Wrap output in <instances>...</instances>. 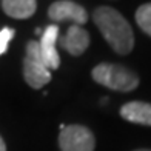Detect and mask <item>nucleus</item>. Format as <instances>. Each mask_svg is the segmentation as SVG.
<instances>
[{"label": "nucleus", "mask_w": 151, "mask_h": 151, "mask_svg": "<svg viewBox=\"0 0 151 151\" xmlns=\"http://www.w3.org/2000/svg\"><path fill=\"white\" fill-rule=\"evenodd\" d=\"M136 151H151V150H136Z\"/></svg>", "instance_id": "nucleus-13"}, {"label": "nucleus", "mask_w": 151, "mask_h": 151, "mask_svg": "<svg viewBox=\"0 0 151 151\" xmlns=\"http://www.w3.org/2000/svg\"><path fill=\"white\" fill-rule=\"evenodd\" d=\"M2 8L9 17L29 19L37 8L36 0H2Z\"/></svg>", "instance_id": "nucleus-9"}, {"label": "nucleus", "mask_w": 151, "mask_h": 151, "mask_svg": "<svg viewBox=\"0 0 151 151\" xmlns=\"http://www.w3.org/2000/svg\"><path fill=\"white\" fill-rule=\"evenodd\" d=\"M48 16L54 22L70 20V22H74V25H79V26L88 22V12L85 11V8L76 2H71V0L54 2L48 9Z\"/></svg>", "instance_id": "nucleus-5"}, {"label": "nucleus", "mask_w": 151, "mask_h": 151, "mask_svg": "<svg viewBox=\"0 0 151 151\" xmlns=\"http://www.w3.org/2000/svg\"><path fill=\"white\" fill-rule=\"evenodd\" d=\"M14 34H16V31L12 28H2L0 29V56L6 52L8 45L12 40V37H14Z\"/></svg>", "instance_id": "nucleus-11"}, {"label": "nucleus", "mask_w": 151, "mask_h": 151, "mask_svg": "<svg viewBox=\"0 0 151 151\" xmlns=\"http://www.w3.org/2000/svg\"><path fill=\"white\" fill-rule=\"evenodd\" d=\"M93 19L102 36L116 52H131L134 46V34L129 23L119 11L109 6H100L94 11Z\"/></svg>", "instance_id": "nucleus-1"}, {"label": "nucleus", "mask_w": 151, "mask_h": 151, "mask_svg": "<svg viewBox=\"0 0 151 151\" xmlns=\"http://www.w3.org/2000/svg\"><path fill=\"white\" fill-rule=\"evenodd\" d=\"M0 151H6V145H5V140L2 139V136H0Z\"/></svg>", "instance_id": "nucleus-12"}, {"label": "nucleus", "mask_w": 151, "mask_h": 151, "mask_svg": "<svg viewBox=\"0 0 151 151\" xmlns=\"http://www.w3.org/2000/svg\"><path fill=\"white\" fill-rule=\"evenodd\" d=\"M136 22L143 32H147L148 36H151V3L142 5L136 11Z\"/></svg>", "instance_id": "nucleus-10"}, {"label": "nucleus", "mask_w": 151, "mask_h": 151, "mask_svg": "<svg viewBox=\"0 0 151 151\" xmlns=\"http://www.w3.org/2000/svg\"><path fill=\"white\" fill-rule=\"evenodd\" d=\"M59 147L62 151H94V134L82 125L63 127L59 134Z\"/></svg>", "instance_id": "nucleus-4"}, {"label": "nucleus", "mask_w": 151, "mask_h": 151, "mask_svg": "<svg viewBox=\"0 0 151 151\" xmlns=\"http://www.w3.org/2000/svg\"><path fill=\"white\" fill-rule=\"evenodd\" d=\"M57 39H59V26L50 25L45 28V31L42 32V37L39 40V50L48 70H57L60 65V57L56 50Z\"/></svg>", "instance_id": "nucleus-6"}, {"label": "nucleus", "mask_w": 151, "mask_h": 151, "mask_svg": "<svg viewBox=\"0 0 151 151\" xmlns=\"http://www.w3.org/2000/svg\"><path fill=\"white\" fill-rule=\"evenodd\" d=\"M120 116L128 122L151 127V104L147 102H128L120 108Z\"/></svg>", "instance_id": "nucleus-8"}, {"label": "nucleus", "mask_w": 151, "mask_h": 151, "mask_svg": "<svg viewBox=\"0 0 151 151\" xmlns=\"http://www.w3.org/2000/svg\"><path fill=\"white\" fill-rule=\"evenodd\" d=\"M23 77L26 83L36 90L45 86L51 80V73L42 59L39 42L36 40H31L26 45V57L23 60Z\"/></svg>", "instance_id": "nucleus-3"}, {"label": "nucleus", "mask_w": 151, "mask_h": 151, "mask_svg": "<svg viewBox=\"0 0 151 151\" xmlns=\"http://www.w3.org/2000/svg\"><path fill=\"white\" fill-rule=\"evenodd\" d=\"M88 45H90V34L79 25H71L66 34L60 39V46L66 50L71 56L83 54Z\"/></svg>", "instance_id": "nucleus-7"}, {"label": "nucleus", "mask_w": 151, "mask_h": 151, "mask_svg": "<svg viewBox=\"0 0 151 151\" xmlns=\"http://www.w3.org/2000/svg\"><path fill=\"white\" fill-rule=\"evenodd\" d=\"M91 74L97 83L122 93L133 91L139 85V77L136 73L116 63H99Z\"/></svg>", "instance_id": "nucleus-2"}]
</instances>
